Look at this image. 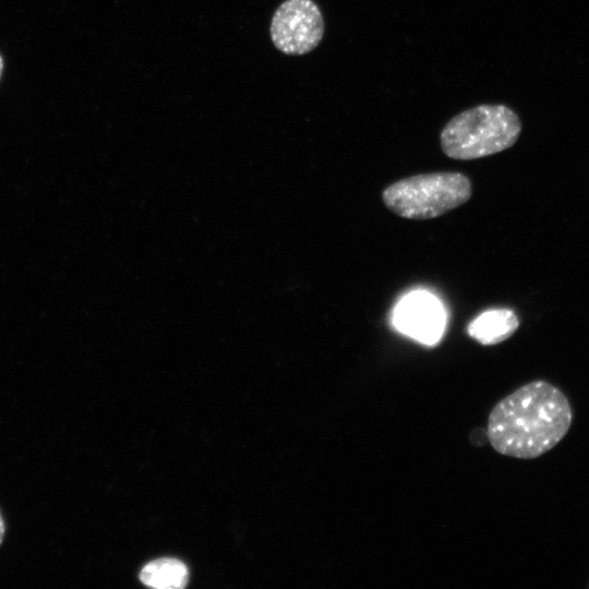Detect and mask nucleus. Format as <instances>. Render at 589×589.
<instances>
[{
  "label": "nucleus",
  "mask_w": 589,
  "mask_h": 589,
  "mask_svg": "<svg viewBox=\"0 0 589 589\" xmlns=\"http://www.w3.org/2000/svg\"><path fill=\"white\" fill-rule=\"evenodd\" d=\"M573 412L565 394L542 380L527 383L500 400L489 414L486 435L504 456L537 458L566 435Z\"/></svg>",
  "instance_id": "nucleus-1"
},
{
  "label": "nucleus",
  "mask_w": 589,
  "mask_h": 589,
  "mask_svg": "<svg viewBox=\"0 0 589 589\" xmlns=\"http://www.w3.org/2000/svg\"><path fill=\"white\" fill-rule=\"evenodd\" d=\"M521 132L518 116L505 105H479L452 118L443 128V153L456 160H473L512 147Z\"/></svg>",
  "instance_id": "nucleus-2"
},
{
  "label": "nucleus",
  "mask_w": 589,
  "mask_h": 589,
  "mask_svg": "<svg viewBox=\"0 0 589 589\" xmlns=\"http://www.w3.org/2000/svg\"><path fill=\"white\" fill-rule=\"evenodd\" d=\"M472 182L458 171L420 173L399 179L382 191V201L393 214L413 220L440 217L467 203Z\"/></svg>",
  "instance_id": "nucleus-3"
},
{
  "label": "nucleus",
  "mask_w": 589,
  "mask_h": 589,
  "mask_svg": "<svg viewBox=\"0 0 589 589\" xmlns=\"http://www.w3.org/2000/svg\"><path fill=\"white\" fill-rule=\"evenodd\" d=\"M323 34V16L313 0H286L273 15L272 40L286 55L312 51L321 43Z\"/></svg>",
  "instance_id": "nucleus-4"
},
{
  "label": "nucleus",
  "mask_w": 589,
  "mask_h": 589,
  "mask_svg": "<svg viewBox=\"0 0 589 589\" xmlns=\"http://www.w3.org/2000/svg\"><path fill=\"white\" fill-rule=\"evenodd\" d=\"M396 327L426 345L435 344L444 329V314L438 302L430 294L413 293L396 308Z\"/></svg>",
  "instance_id": "nucleus-5"
},
{
  "label": "nucleus",
  "mask_w": 589,
  "mask_h": 589,
  "mask_svg": "<svg viewBox=\"0 0 589 589\" xmlns=\"http://www.w3.org/2000/svg\"><path fill=\"white\" fill-rule=\"evenodd\" d=\"M519 327L517 314L506 308L491 309L476 317L468 334L483 346H493L510 338Z\"/></svg>",
  "instance_id": "nucleus-6"
},
{
  "label": "nucleus",
  "mask_w": 589,
  "mask_h": 589,
  "mask_svg": "<svg viewBox=\"0 0 589 589\" xmlns=\"http://www.w3.org/2000/svg\"><path fill=\"white\" fill-rule=\"evenodd\" d=\"M141 581L157 589H181L189 580V570L179 560L165 557L147 563L141 570Z\"/></svg>",
  "instance_id": "nucleus-7"
},
{
  "label": "nucleus",
  "mask_w": 589,
  "mask_h": 589,
  "mask_svg": "<svg viewBox=\"0 0 589 589\" xmlns=\"http://www.w3.org/2000/svg\"><path fill=\"white\" fill-rule=\"evenodd\" d=\"M3 537H4V522H3V519L0 515V544L3 540Z\"/></svg>",
  "instance_id": "nucleus-8"
},
{
  "label": "nucleus",
  "mask_w": 589,
  "mask_h": 589,
  "mask_svg": "<svg viewBox=\"0 0 589 589\" xmlns=\"http://www.w3.org/2000/svg\"><path fill=\"white\" fill-rule=\"evenodd\" d=\"M2 69H3V60L0 56V76H1Z\"/></svg>",
  "instance_id": "nucleus-9"
}]
</instances>
